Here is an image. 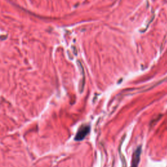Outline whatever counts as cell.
Returning <instances> with one entry per match:
<instances>
[{"mask_svg": "<svg viewBox=\"0 0 167 167\" xmlns=\"http://www.w3.org/2000/svg\"><path fill=\"white\" fill-rule=\"evenodd\" d=\"M89 132V127L88 126L82 127L77 132V136L75 137L76 140H82L84 139L85 136Z\"/></svg>", "mask_w": 167, "mask_h": 167, "instance_id": "obj_1", "label": "cell"}, {"mask_svg": "<svg viewBox=\"0 0 167 167\" xmlns=\"http://www.w3.org/2000/svg\"><path fill=\"white\" fill-rule=\"evenodd\" d=\"M140 154H141V148H137V149L134 151V154H133V156H132L131 167H138V164H139V161H140Z\"/></svg>", "mask_w": 167, "mask_h": 167, "instance_id": "obj_2", "label": "cell"}]
</instances>
